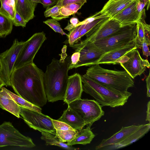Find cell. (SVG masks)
<instances>
[{"label": "cell", "instance_id": "cell-14", "mask_svg": "<svg viewBox=\"0 0 150 150\" xmlns=\"http://www.w3.org/2000/svg\"><path fill=\"white\" fill-rule=\"evenodd\" d=\"M83 91L81 76L76 73L69 77L64 101L67 104L81 98Z\"/></svg>", "mask_w": 150, "mask_h": 150}, {"label": "cell", "instance_id": "cell-31", "mask_svg": "<svg viewBox=\"0 0 150 150\" xmlns=\"http://www.w3.org/2000/svg\"><path fill=\"white\" fill-rule=\"evenodd\" d=\"M93 19L88 22L81 31L79 37V41L82 37L85 35L96 25L107 17L104 16H95L93 15Z\"/></svg>", "mask_w": 150, "mask_h": 150}, {"label": "cell", "instance_id": "cell-11", "mask_svg": "<svg viewBox=\"0 0 150 150\" xmlns=\"http://www.w3.org/2000/svg\"><path fill=\"white\" fill-rule=\"evenodd\" d=\"M46 39L45 34L42 32L35 33L27 40L16 60L13 70L33 62L36 54Z\"/></svg>", "mask_w": 150, "mask_h": 150}, {"label": "cell", "instance_id": "cell-21", "mask_svg": "<svg viewBox=\"0 0 150 150\" xmlns=\"http://www.w3.org/2000/svg\"><path fill=\"white\" fill-rule=\"evenodd\" d=\"M57 120L67 124L73 129L78 131L82 129L86 125L83 119L68 106Z\"/></svg>", "mask_w": 150, "mask_h": 150}, {"label": "cell", "instance_id": "cell-19", "mask_svg": "<svg viewBox=\"0 0 150 150\" xmlns=\"http://www.w3.org/2000/svg\"><path fill=\"white\" fill-rule=\"evenodd\" d=\"M150 129V122L142 125L140 127L120 142L115 145L103 148L101 150L117 149L128 146L142 137L149 131Z\"/></svg>", "mask_w": 150, "mask_h": 150}, {"label": "cell", "instance_id": "cell-22", "mask_svg": "<svg viewBox=\"0 0 150 150\" xmlns=\"http://www.w3.org/2000/svg\"><path fill=\"white\" fill-rule=\"evenodd\" d=\"M14 1L16 11L27 23L34 18V12L37 4L30 0Z\"/></svg>", "mask_w": 150, "mask_h": 150}, {"label": "cell", "instance_id": "cell-18", "mask_svg": "<svg viewBox=\"0 0 150 150\" xmlns=\"http://www.w3.org/2000/svg\"><path fill=\"white\" fill-rule=\"evenodd\" d=\"M133 1V0H119L115 1L109 0L102 9L94 15L95 16H104L112 18L127 7Z\"/></svg>", "mask_w": 150, "mask_h": 150}, {"label": "cell", "instance_id": "cell-37", "mask_svg": "<svg viewBox=\"0 0 150 150\" xmlns=\"http://www.w3.org/2000/svg\"><path fill=\"white\" fill-rule=\"evenodd\" d=\"M146 4L140 1H137L136 5L137 10L140 19L142 18H145L146 16L145 10L144 8Z\"/></svg>", "mask_w": 150, "mask_h": 150}, {"label": "cell", "instance_id": "cell-45", "mask_svg": "<svg viewBox=\"0 0 150 150\" xmlns=\"http://www.w3.org/2000/svg\"><path fill=\"white\" fill-rule=\"evenodd\" d=\"M141 2L145 3L147 6V9L148 10L150 5V0H140Z\"/></svg>", "mask_w": 150, "mask_h": 150}, {"label": "cell", "instance_id": "cell-5", "mask_svg": "<svg viewBox=\"0 0 150 150\" xmlns=\"http://www.w3.org/2000/svg\"><path fill=\"white\" fill-rule=\"evenodd\" d=\"M137 23L123 26L108 37L94 42L105 53L127 45L136 40Z\"/></svg>", "mask_w": 150, "mask_h": 150}, {"label": "cell", "instance_id": "cell-28", "mask_svg": "<svg viewBox=\"0 0 150 150\" xmlns=\"http://www.w3.org/2000/svg\"><path fill=\"white\" fill-rule=\"evenodd\" d=\"M1 6L0 11L11 18L13 19L16 12L14 0H0Z\"/></svg>", "mask_w": 150, "mask_h": 150}, {"label": "cell", "instance_id": "cell-3", "mask_svg": "<svg viewBox=\"0 0 150 150\" xmlns=\"http://www.w3.org/2000/svg\"><path fill=\"white\" fill-rule=\"evenodd\" d=\"M85 74L95 81L118 92L130 96L132 95L128 89L134 86V82L125 70L106 69L96 64L88 68Z\"/></svg>", "mask_w": 150, "mask_h": 150}, {"label": "cell", "instance_id": "cell-40", "mask_svg": "<svg viewBox=\"0 0 150 150\" xmlns=\"http://www.w3.org/2000/svg\"><path fill=\"white\" fill-rule=\"evenodd\" d=\"M88 0H57L56 4L60 6H62L68 4L76 3H81L85 4Z\"/></svg>", "mask_w": 150, "mask_h": 150}, {"label": "cell", "instance_id": "cell-15", "mask_svg": "<svg viewBox=\"0 0 150 150\" xmlns=\"http://www.w3.org/2000/svg\"><path fill=\"white\" fill-rule=\"evenodd\" d=\"M142 125L122 127L119 131L110 138L103 139L100 143L96 146V149L101 150L106 147L119 143L140 127Z\"/></svg>", "mask_w": 150, "mask_h": 150}, {"label": "cell", "instance_id": "cell-38", "mask_svg": "<svg viewBox=\"0 0 150 150\" xmlns=\"http://www.w3.org/2000/svg\"><path fill=\"white\" fill-rule=\"evenodd\" d=\"M150 45V38H146L141 45V47L142 48L143 54L147 57L149 56L150 55L149 48Z\"/></svg>", "mask_w": 150, "mask_h": 150}, {"label": "cell", "instance_id": "cell-36", "mask_svg": "<svg viewBox=\"0 0 150 150\" xmlns=\"http://www.w3.org/2000/svg\"><path fill=\"white\" fill-rule=\"evenodd\" d=\"M13 24L16 26H26L27 22L16 11L14 18L12 21Z\"/></svg>", "mask_w": 150, "mask_h": 150}, {"label": "cell", "instance_id": "cell-1", "mask_svg": "<svg viewBox=\"0 0 150 150\" xmlns=\"http://www.w3.org/2000/svg\"><path fill=\"white\" fill-rule=\"evenodd\" d=\"M44 72L33 62L14 69L10 83L16 94L39 107L43 106L47 100L43 84Z\"/></svg>", "mask_w": 150, "mask_h": 150}, {"label": "cell", "instance_id": "cell-13", "mask_svg": "<svg viewBox=\"0 0 150 150\" xmlns=\"http://www.w3.org/2000/svg\"><path fill=\"white\" fill-rule=\"evenodd\" d=\"M137 49H134L128 52L127 60L120 63L133 79L143 73L146 68H149L150 67L148 60L142 58Z\"/></svg>", "mask_w": 150, "mask_h": 150}, {"label": "cell", "instance_id": "cell-9", "mask_svg": "<svg viewBox=\"0 0 150 150\" xmlns=\"http://www.w3.org/2000/svg\"><path fill=\"white\" fill-rule=\"evenodd\" d=\"M26 42L15 39L11 47L0 54L1 68L0 75L6 86H11L10 77L15 63L21 50Z\"/></svg>", "mask_w": 150, "mask_h": 150}, {"label": "cell", "instance_id": "cell-4", "mask_svg": "<svg viewBox=\"0 0 150 150\" xmlns=\"http://www.w3.org/2000/svg\"><path fill=\"white\" fill-rule=\"evenodd\" d=\"M81 79L83 91L93 97L102 107L115 108L122 106L130 96L107 87L85 74L81 76Z\"/></svg>", "mask_w": 150, "mask_h": 150}, {"label": "cell", "instance_id": "cell-27", "mask_svg": "<svg viewBox=\"0 0 150 150\" xmlns=\"http://www.w3.org/2000/svg\"><path fill=\"white\" fill-rule=\"evenodd\" d=\"M12 20L0 11V38L5 37L12 30Z\"/></svg>", "mask_w": 150, "mask_h": 150}, {"label": "cell", "instance_id": "cell-41", "mask_svg": "<svg viewBox=\"0 0 150 150\" xmlns=\"http://www.w3.org/2000/svg\"><path fill=\"white\" fill-rule=\"evenodd\" d=\"M44 8H47L56 4L57 0H40Z\"/></svg>", "mask_w": 150, "mask_h": 150}, {"label": "cell", "instance_id": "cell-8", "mask_svg": "<svg viewBox=\"0 0 150 150\" xmlns=\"http://www.w3.org/2000/svg\"><path fill=\"white\" fill-rule=\"evenodd\" d=\"M20 115L25 122L30 128L40 132H47L56 135L52 119L41 112L31 110L19 105Z\"/></svg>", "mask_w": 150, "mask_h": 150}, {"label": "cell", "instance_id": "cell-32", "mask_svg": "<svg viewBox=\"0 0 150 150\" xmlns=\"http://www.w3.org/2000/svg\"><path fill=\"white\" fill-rule=\"evenodd\" d=\"M61 7V6L55 5L52 7L47 8L44 12V16L45 17H51L52 18L58 21L66 18L60 13Z\"/></svg>", "mask_w": 150, "mask_h": 150}, {"label": "cell", "instance_id": "cell-46", "mask_svg": "<svg viewBox=\"0 0 150 150\" xmlns=\"http://www.w3.org/2000/svg\"><path fill=\"white\" fill-rule=\"evenodd\" d=\"M4 86H6L5 84L0 75V90Z\"/></svg>", "mask_w": 150, "mask_h": 150}, {"label": "cell", "instance_id": "cell-16", "mask_svg": "<svg viewBox=\"0 0 150 150\" xmlns=\"http://www.w3.org/2000/svg\"><path fill=\"white\" fill-rule=\"evenodd\" d=\"M135 48H137L136 40L127 45L105 53L95 63V64H116L117 61L119 59Z\"/></svg>", "mask_w": 150, "mask_h": 150}, {"label": "cell", "instance_id": "cell-35", "mask_svg": "<svg viewBox=\"0 0 150 150\" xmlns=\"http://www.w3.org/2000/svg\"><path fill=\"white\" fill-rule=\"evenodd\" d=\"M84 4L81 3H76L68 4L64 6L74 15L81 8Z\"/></svg>", "mask_w": 150, "mask_h": 150}, {"label": "cell", "instance_id": "cell-47", "mask_svg": "<svg viewBox=\"0 0 150 150\" xmlns=\"http://www.w3.org/2000/svg\"><path fill=\"white\" fill-rule=\"evenodd\" d=\"M33 3L38 4V3H40V0H30Z\"/></svg>", "mask_w": 150, "mask_h": 150}, {"label": "cell", "instance_id": "cell-24", "mask_svg": "<svg viewBox=\"0 0 150 150\" xmlns=\"http://www.w3.org/2000/svg\"><path fill=\"white\" fill-rule=\"evenodd\" d=\"M144 18L138 20L137 23V35L136 42L138 48L141 47L142 43L145 39L150 38V25L147 24Z\"/></svg>", "mask_w": 150, "mask_h": 150}, {"label": "cell", "instance_id": "cell-2", "mask_svg": "<svg viewBox=\"0 0 150 150\" xmlns=\"http://www.w3.org/2000/svg\"><path fill=\"white\" fill-rule=\"evenodd\" d=\"M66 47H63L59 60L54 58L44 73L43 84L47 100L54 102L64 100L67 86L71 56L67 57Z\"/></svg>", "mask_w": 150, "mask_h": 150}, {"label": "cell", "instance_id": "cell-34", "mask_svg": "<svg viewBox=\"0 0 150 150\" xmlns=\"http://www.w3.org/2000/svg\"><path fill=\"white\" fill-rule=\"evenodd\" d=\"M52 120L54 127L56 130H64L74 129L64 122L53 119H52Z\"/></svg>", "mask_w": 150, "mask_h": 150}, {"label": "cell", "instance_id": "cell-6", "mask_svg": "<svg viewBox=\"0 0 150 150\" xmlns=\"http://www.w3.org/2000/svg\"><path fill=\"white\" fill-rule=\"evenodd\" d=\"M84 120L86 125H92L104 115V112L102 106L94 100H76L68 104Z\"/></svg>", "mask_w": 150, "mask_h": 150}, {"label": "cell", "instance_id": "cell-49", "mask_svg": "<svg viewBox=\"0 0 150 150\" xmlns=\"http://www.w3.org/2000/svg\"><path fill=\"white\" fill-rule=\"evenodd\" d=\"M1 61L0 60V71L1 70Z\"/></svg>", "mask_w": 150, "mask_h": 150}, {"label": "cell", "instance_id": "cell-42", "mask_svg": "<svg viewBox=\"0 0 150 150\" xmlns=\"http://www.w3.org/2000/svg\"><path fill=\"white\" fill-rule=\"evenodd\" d=\"M146 86L147 88L146 96L147 97H150V72L149 73V74L148 76L146 77Z\"/></svg>", "mask_w": 150, "mask_h": 150}, {"label": "cell", "instance_id": "cell-25", "mask_svg": "<svg viewBox=\"0 0 150 150\" xmlns=\"http://www.w3.org/2000/svg\"><path fill=\"white\" fill-rule=\"evenodd\" d=\"M41 138L46 142V145H54L68 150H76L77 149L69 146L59 141L58 139L55 135L47 132H42Z\"/></svg>", "mask_w": 150, "mask_h": 150}, {"label": "cell", "instance_id": "cell-43", "mask_svg": "<svg viewBox=\"0 0 150 150\" xmlns=\"http://www.w3.org/2000/svg\"><path fill=\"white\" fill-rule=\"evenodd\" d=\"M147 109L146 111V121L150 122V101H149L147 104Z\"/></svg>", "mask_w": 150, "mask_h": 150}, {"label": "cell", "instance_id": "cell-20", "mask_svg": "<svg viewBox=\"0 0 150 150\" xmlns=\"http://www.w3.org/2000/svg\"><path fill=\"white\" fill-rule=\"evenodd\" d=\"M0 108L18 118H20V108L7 91L6 88L2 87L0 90Z\"/></svg>", "mask_w": 150, "mask_h": 150}, {"label": "cell", "instance_id": "cell-10", "mask_svg": "<svg viewBox=\"0 0 150 150\" xmlns=\"http://www.w3.org/2000/svg\"><path fill=\"white\" fill-rule=\"evenodd\" d=\"M75 52L80 53L79 60L73 68L83 66H90L95 64L105 53L96 46L93 42L84 40L70 46Z\"/></svg>", "mask_w": 150, "mask_h": 150}, {"label": "cell", "instance_id": "cell-17", "mask_svg": "<svg viewBox=\"0 0 150 150\" xmlns=\"http://www.w3.org/2000/svg\"><path fill=\"white\" fill-rule=\"evenodd\" d=\"M137 1H133L112 18L119 22L122 26L136 22L140 19L136 7Z\"/></svg>", "mask_w": 150, "mask_h": 150}, {"label": "cell", "instance_id": "cell-29", "mask_svg": "<svg viewBox=\"0 0 150 150\" xmlns=\"http://www.w3.org/2000/svg\"><path fill=\"white\" fill-rule=\"evenodd\" d=\"M6 90L13 99L20 105L31 110L41 112L42 109L41 107L32 104L6 88Z\"/></svg>", "mask_w": 150, "mask_h": 150}, {"label": "cell", "instance_id": "cell-7", "mask_svg": "<svg viewBox=\"0 0 150 150\" xmlns=\"http://www.w3.org/2000/svg\"><path fill=\"white\" fill-rule=\"evenodd\" d=\"M32 139L21 134L9 122L0 125V147L15 146L31 148L35 146Z\"/></svg>", "mask_w": 150, "mask_h": 150}, {"label": "cell", "instance_id": "cell-39", "mask_svg": "<svg viewBox=\"0 0 150 150\" xmlns=\"http://www.w3.org/2000/svg\"><path fill=\"white\" fill-rule=\"evenodd\" d=\"M80 53L79 52H75L71 57L69 67V70L72 69L73 67L76 65L79 61Z\"/></svg>", "mask_w": 150, "mask_h": 150}, {"label": "cell", "instance_id": "cell-12", "mask_svg": "<svg viewBox=\"0 0 150 150\" xmlns=\"http://www.w3.org/2000/svg\"><path fill=\"white\" fill-rule=\"evenodd\" d=\"M122 27L117 21L107 16L85 34L86 38L84 40L94 42L104 39L118 30Z\"/></svg>", "mask_w": 150, "mask_h": 150}, {"label": "cell", "instance_id": "cell-33", "mask_svg": "<svg viewBox=\"0 0 150 150\" xmlns=\"http://www.w3.org/2000/svg\"><path fill=\"white\" fill-rule=\"evenodd\" d=\"M43 22L50 27L55 32L59 33L62 35H66L67 36H68V34L63 31L58 21L52 18L47 19Z\"/></svg>", "mask_w": 150, "mask_h": 150}, {"label": "cell", "instance_id": "cell-23", "mask_svg": "<svg viewBox=\"0 0 150 150\" xmlns=\"http://www.w3.org/2000/svg\"><path fill=\"white\" fill-rule=\"evenodd\" d=\"M87 125L86 128L78 131L75 138L72 141L67 142V144L72 146L76 144L85 145L90 144L95 135L91 129L92 125Z\"/></svg>", "mask_w": 150, "mask_h": 150}, {"label": "cell", "instance_id": "cell-44", "mask_svg": "<svg viewBox=\"0 0 150 150\" xmlns=\"http://www.w3.org/2000/svg\"><path fill=\"white\" fill-rule=\"evenodd\" d=\"M69 21L70 24L74 26L75 28L76 27V25L80 22L77 18L74 17L71 18L70 19Z\"/></svg>", "mask_w": 150, "mask_h": 150}, {"label": "cell", "instance_id": "cell-30", "mask_svg": "<svg viewBox=\"0 0 150 150\" xmlns=\"http://www.w3.org/2000/svg\"><path fill=\"white\" fill-rule=\"evenodd\" d=\"M78 131L75 129L64 130H56L55 136L61 142H69L75 138Z\"/></svg>", "mask_w": 150, "mask_h": 150}, {"label": "cell", "instance_id": "cell-26", "mask_svg": "<svg viewBox=\"0 0 150 150\" xmlns=\"http://www.w3.org/2000/svg\"><path fill=\"white\" fill-rule=\"evenodd\" d=\"M91 21L90 17L87 18L78 23L76 27L73 29L68 34V43L69 46L77 43L80 32L86 24Z\"/></svg>", "mask_w": 150, "mask_h": 150}, {"label": "cell", "instance_id": "cell-48", "mask_svg": "<svg viewBox=\"0 0 150 150\" xmlns=\"http://www.w3.org/2000/svg\"><path fill=\"white\" fill-rule=\"evenodd\" d=\"M113 1H117L118 0H112ZM133 1H140V0H133Z\"/></svg>", "mask_w": 150, "mask_h": 150}]
</instances>
